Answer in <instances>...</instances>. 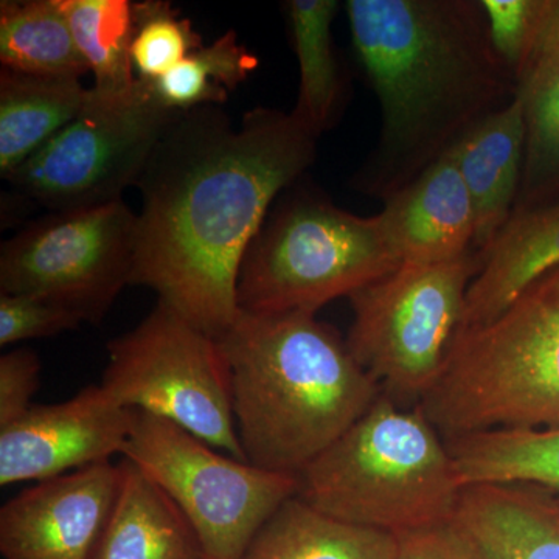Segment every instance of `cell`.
Wrapping results in <instances>:
<instances>
[{
    "mask_svg": "<svg viewBox=\"0 0 559 559\" xmlns=\"http://www.w3.org/2000/svg\"><path fill=\"white\" fill-rule=\"evenodd\" d=\"M318 138L293 112L253 108L234 121L218 106L178 110L138 183L131 286L210 336L237 318L238 275L280 194L318 157Z\"/></svg>",
    "mask_w": 559,
    "mask_h": 559,
    "instance_id": "6da1fadb",
    "label": "cell"
},
{
    "mask_svg": "<svg viewBox=\"0 0 559 559\" xmlns=\"http://www.w3.org/2000/svg\"><path fill=\"white\" fill-rule=\"evenodd\" d=\"M349 35L381 110L380 139L349 183L388 200L518 97L480 0H348Z\"/></svg>",
    "mask_w": 559,
    "mask_h": 559,
    "instance_id": "7a4b0ae2",
    "label": "cell"
},
{
    "mask_svg": "<svg viewBox=\"0 0 559 559\" xmlns=\"http://www.w3.org/2000/svg\"><path fill=\"white\" fill-rule=\"evenodd\" d=\"M218 342L238 439L259 468L299 476L381 396L347 342L310 312L240 310Z\"/></svg>",
    "mask_w": 559,
    "mask_h": 559,
    "instance_id": "3957f363",
    "label": "cell"
},
{
    "mask_svg": "<svg viewBox=\"0 0 559 559\" xmlns=\"http://www.w3.org/2000/svg\"><path fill=\"white\" fill-rule=\"evenodd\" d=\"M299 498L348 524L393 536L452 521L463 487L447 440L418 406L374 401L299 474Z\"/></svg>",
    "mask_w": 559,
    "mask_h": 559,
    "instance_id": "277c9868",
    "label": "cell"
},
{
    "mask_svg": "<svg viewBox=\"0 0 559 559\" xmlns=\"http://www.w3.org/2000/svg\"><path fill=\"white\" fill-rule=\"evenodd\" d=\"M419 409L444 440L559 426V266L481 325L460 331Z\"/></svg>",
    "mask_w": 559,
    "mask_h": 559,
    "instance_id": "5b68a950",
    "label": "cell"
},
{
    "mask_svg": "<svg viewBox=\"0 0 559 559\" xmlns=\"http://www.w3.org/2000/svg\"><path fill=\"white\" fill-rule=\"evenodd\" d=\"M400 266L380 216L349 213L296 182L280 194L246 250L238 308L252 314H318Z\"/></svg>",
    "mask_w": 559,
    "mask_h": 559,
    "instance_id": "8992f818",
    "label": "cell"
},
{
    "mask_svg": "<svg viewBox=\"0 0 559 559\" xmlns=\"http://www.w3.org/2000/svg\"><path fill=\"white\" fill-rule=\"evenodd\" d=\"M480 253L433 264H401L349 297L353 358L388 390L418 406L439 380L465 319Z\"/></svg>",
    "mask_w": 559,
    "mask_h": 559,
    "instance_id": "52a82bcc",
    "label": "cell"
},
{
    "mask_svg": "<svg viewBox=\"0 0 559 559\" xmlns=\"http://www.w3.org/2000/svg\"><path fill=\"white\" fill-rule=\"evenodd\" d=\"M108 355L100 384L117 404L167 419L248 462L235 423L229 367L216 337L157 300L134 330L109 342Z\"/></svg>",
    "mask_w": 559,
    "mask_h": 559,
    "instance_id": "ba28073f",
    "label": "cell"
},
{
    "mask_svg": "<svg viewBox=\"0 0 559 559\" xmlns=\"http://www.w3.org/2000/svg\"><path fill=\"white\" fill-rule=\"evenodd\" d=\"M176 112L148 80L109 94L92 87L79 116L5 180L17 198L49 213L123 200Z\"/></svg>",
    "mask_w": 559,
    "mask_h": 559,
    "instance_id": "9c48e42d",
    "label": "cell"
},
{
    "mask_svg": "<svg viewBox=\"0 0 559 559\" xmlns=\"http://www.w3.org/2000/svg\"><path fill=\"white\" fill-rule=\"evenodd\" d=\"M123 459L179 507L200 539L204 559H242L272 514L299 495L296 474L221 454L171 421L145 412L134 411Z\"/></svg>",
    "mask_w": 559,
    "mask_h": 559,
    "instance_id": "30bf717a",
    "label": "cell"
},
{
    "mask_svg": "<svg viewBox=\"0 0 559 559\" xmlns=\"http://www.w3.org/2000/svg\"><path fill=\"white\" fill-rule=\"evenodd\" d=\"M135 230L123 200L33 221L0 248V294H38L100 323L131 286Z\"/></svg>",
    "mask_w": 559,
    "mask_h": 559,
    "instance_id": "8fae6325",
    "label": "cell"
},
{
    "mask_svg": "<svg viewBox=\"0 0 559 559\" xmlns=\"http://www.w3.org/2000/svg\"><path fill=\"white\" fill-rule=\"evenodd\" d=\"M134 428V411L110 399L102 384L73 399L33 404L0 428V485L53 479L123 455Z\"/></svg>",
    "mask_w": 559,
    "mask_h": 559,
    "instance_id": "7c38bea8",
    "label": "cell"
},
{
    "mask_svg": "<svg viewBox=\"0 0 559 559\" xmlns=\"http://www.w3.org/2000/svg\"><path fill=\"white\" fill-rule=\"evenodd\" d=\"M120 481V463L103 462L24 489L0 509L3 558H94Z\"/></svg>",
    "mask_w": 559,
    "mask_h": 559,
    "instance_id": "4fadbf2b",
    "label": "cell"
},
{
    "mask_svg": "<svg viewBox=\"0 0 559 559\" xmlns=\"http://www.w3.org/2000/svg\"><path fill=\"white\" fill-rule=\"evenodd\" d=\"M382 202L378 216L400 264L444 263L476 252L473 202L450 153Z\"/></svg>",
    "mask_w": 559,
    "mask_h": 559,
    "instance_id": "5bb4252c",
    "label": "cell"
},
{
    "mask_svg": "<svg viewBox=\"0 0 559 559\" xmlns=\"http://www.w3.org/2000/svg\"><path fill=\"white\" fill-rule=\"evenodd\" d=\"M454 521L480 559H559V496L549 489L471 485Z\"/></svg>",
    "mask_w": 559,
    "mask_h": 559,
    "instance_id": "9a60e30c",
    "label": "cell"
},
{
    "mask_svg": "<svg viewBox=\"0 0 559 559\" xmlns=\"http://www.w3.org/2000/svg\"><path fill=\"white\" fill-rule=\"evenodd\" d=\"M525 120L520 98L466 132L450 151L473 202L474 250L485 253L516 209L525 162Z\"/></svg>",
    "mask_w": 559,
    "mask_h": 559,
    "instance_id": "2e32d148",
    "label": "cell"
},
{
    "mask_svg": "<svg viewBox=\"0 0 559 559\" xmlns=\"http://www.w3.org/2000/svg\"><path fill=\"white\" fill-rule=\"evenodd\" d=\"M557 266L559 198L511 216L471 282L463 329L495 319L536 278Z\"/></svg>",
    "mask_w": 559,
    "mask_h": 559,
    "instance_id": "e0dca14e",
    "label": "cell"
},
{
    "mask_svg": "<svg viewBox=\"0 0 559 559\" xmlns=\"http://www.w3.org/2000/svg\"><path fill=\"white\" fill-rule=\"evenodd\" d=\"M120 466L119 495L92 559H204L197 533L167 492L130 460Z\"/></svg>",
    "mask_w": 559,
    "mask_h": 559,
    "instance_id": "ac0fdd59",
    "label": "cell"
},
{
    "mask_svg": "<svg viewBox=\"0 0 559 559\" xmlns=\"http://www.w3.org/2000/svg\"><path fill=\"white\" fill-rule=\"evenodd\" d=\"M525 120V162L516 213L559 198V0L538 49L518 80Z\"/></svg>",
    "mask_w": 559,
    "mask_h": 559,
    "instance_id": "d6986e66",
    "label": "cell"
},
{
    "mask_svg": "<svg viewBox=\"0 0 559 559\" xmlns=\"http://www.w3.org/2000/svg\"><path fill=\"white\" fill-rule=\"evenodd\" d=\"M87 90L80 79L0 69V175L5 179L79 116Z\"/></svg>",
    "mask_w": 559,
    "mask_h": 559,
    "instance_id": "ffe728a7",
    "label": "cell"
},
{
    "mask_svg": "<svg viewBox=\"0 0 559 559\" xmlns=\"http://www.w3.org/2000/svg\"><path fill=\"white\" fill-rule=\"evenodd\" d=\"M340 9L336 0H289L285 3L290 39L300 69L299 97L290 112L318 139L340 123L347 106L348 81L331 28Z\"/></svg>",
    "mask_w": 559,
    "mask_h": 559,
    "instance_id": "44dd1931",
    "label": "cell"
},
{
    "mask_svg": "<svg viewBox=\"0 0 559 559\" xmlns=\"http://www.w3.org/2000/svg\"><path fill=\"white\" fill-rule=\"evenodd\" d=\"M396 550V536L336 520L294 496L260 528L242 559H395Z\"/></svg>",
    "mask_w": 559,
    "mask_h": 559,
    "instance_id": "7402d4cb",
    "label": "cell"
},
{
    "mask_svg": "<svg viewBox=\"0 0 559 559\" xmlns=\"http://www.w3.org/2000/svg\"><path fill=\"white\" fill-rule=\"evenodd\" d=\"M463 487L528 484L559 496V426L496 429L447 440Z\"/></svg>",
    "mask_w": 559,
    "mask_h": 559,
    "instance_id": "603a6c76",
    "label": "cell"
},
{
    "mask_svg": "<svg viewBox=\"0 0 559 559\" xmlns=\"http://www.w3.org/2000/svg\"><path fill=\"white\" fill-rule=\"evenodd\" d=\"M0 62L14 72L58 79H81L90 72L61 0L0 3Z\"/></svg>",
    "mask_w": 559,
    "mask_h": 559,
    "instance_id": "cb8c5ba5",
    "label": "cell"
},
{
    "mask_svg": "<svg viewBox=\"0 0 559 559\" xmlns=\"http://www.w3.org/2000/svg\"><path fill=\"white\" fill-rule=\"evenodd\" d=\"M70 31L94 73V90H130L138 76L132 66L134 2L130 0H61Z\"/></svg>",
    "mask_w": 559,
    "mask_h": 559,
    "instance_id": "d4e9b609",
    "label": "cell"
},
{
    "mask_svg": "<svg viewBox=\"0 0 559 559\" xmlns=\"http://www.w3.org/2000/svg\"><path fill=\"white\" fill-rule=\"evenodd\" d=\"M259 68V58L238 43L229 31L209 46H202L159 80L151 81L157 97L173 110L224 105Z\"/></svg>",
    "mask_w": 559,
    "mask_h": 559,
    "instance_id": "484cf974",
    "label": "cell"
},
{
    "mask_svg": "<svg viewBox=\"0 0 559 559\" xmlns=\"http://www.w3.org/2000/svg\"><path fill=\"white\" fill-rule=\"evenodd\" d=\"M135 31L131 58L138 79L156 81L202 47L193 22L170 2L134 3Z\"/></svg>",
    "mask_w": 559,
    "mask_h": 559,
    "instance_id": "4316f807",
    "label": "cell"
},
{
    "mask_svg": "<svg viewBox=\"0 0 559 559\" xmlns=\"http://www.w3.org/2000/svg\"><path fill=\"white\" fill-rule=\"evenodd\" d=\"M555 3L557 0H480L492 47L516 83L538 49Z\"/></svg>",
    "mask_w": 559,
    "mask_h": 559,
    "instance_id": "83f0119b",
    "label": "cell"
},
{
    "mask_svg": "<svg viewBox=\"0 0 559 559\" xmlns=\"http://www.w3.org/2000/svg\"><path fill=\"white\" fill-rule=\"evenodd\" d=\"M83 318L38 294H0V347L79 329Z\"/></svg>",
    "mask_w": 559,
    "mask_h": 559,
    "instance_id": "f1b7e54d",
    "label": "cell"
},
{
    "mask_svg": "<svg viewBox=\"0 0 559 559\" xmlns=\"http://www.w3.org/2000/svg\"><path fill=\"white\" fill-rule=\"evenodd\" d=\"M40 360L31 348L0 356V428L16 421L31 407L39 389Z\"/></svg>",
    "mask_w": 559,
    "mask_h": 559,
    "instance_id": "f546056e",
    "label": "cell"
},
{
    "mask_svg": "<svg viewBox=\"0 0 559 559\" xmlns=\"http://www.w3.org/2000/svg\"><path fill=\"white\" fill-rule=\"evenodd\" d=\"M395 559H480L454 520L396 536Z\"/></svg>",
    "mask_w": 559,
    "mask_h": 559,
    "instance_id": "4dcf8cb0",
    "label": "cell"
}]
</instances>
